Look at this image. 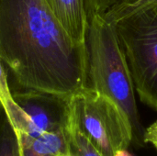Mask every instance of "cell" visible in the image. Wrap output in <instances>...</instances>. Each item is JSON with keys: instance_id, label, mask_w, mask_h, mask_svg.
Segmentation results:
<instances>
[{"instance_id": "obj_1", "label": "cell", "mask_w": 157, "mask_h": 156, "mask_svg": "<svg viewBox=\"0 0 157 156\" xmlns=\"http://www.w3.org/2000/svg\"><path fill=\"white\" fill-rule=\"evenodd\" d=\"M0 60L25 90L70 97L86 86V46L44 0H0Z\"/></svg>"}, {"instance_id": "obj_2", "label": "cell", "mask_w": 157, "mask_h": 156, "mask_svg": "<svg viewBox=\"0 0 157 156\" xmlns=\"http://www.w3.org/2000/svg\"><path fill=\"white\" fill-rule=\"evenodd\" d=\"M86 86L113 100L127 117L133 132L132 143L142 145L143 129L135 99V88L124 50L114 23L96 14L86 35Z\"/></svg>"}, {"instance_id": "obj_3", "label": "cell", "mask_w": 157, "mask_h": 156, "mask_svg": "<svg viewBox=\"0 0 157 156\" xmlns=\"http://www.w3.org/2000/svg\"><path fill=\"white\" fill-rule=\"evenodd\" d=\"M140 100L157 111V8L114 22Z\"/></svg>"}, {"instance_id": "obj_4", "label": "cell", "mask_w": 157, "mask_h": 156, "mask_svg": "<svg viewBox=\"0 0 157 156\" xmlns=\"http://www.w3.org/2000/svg\"><path fill=\"white\" fill-rule=\"evenodd\" d=\"M71 108L80 130L103 156H114L132 143L131 123L109 97L84 87L72 96Z\"/></svg>"}, {"instance_id": "obj_5", "label": "cell", "mask_w": 157, "mask_h": 156, "mask_svg": "<svg viewBox=\"0 0 157 156\" xmlns=\"http://www.w3.org/2000/svg\"><path fill=\"white\" fill-rule=\"evenodd\" d=\"M12 97L24 114V125L19 135L35 138L44 132L66 128L72 96L23 89L12 92Z\"/></svg>"}, {"instance_id": "obj_6", "label": "cell", "mask_w": 157, "mask_h": 156, "mask_svg": "<svg viewBox=\"0 0 157 156\" xmlns=\"http://www.w3.org/2000/svg\"><path fill=\"white\" fill-rule=\"evenodd\" d=\"M44 1L74 41L85 45L89 22L86 0Z\"/></svg>"}, {"instance_id": "obj_7", "label": "cell", "mask_w": 157, "mask_h": 156, "mask_svg": "<svg viewBox=\"0 0 157 156\" xmlns=\"http://www.w3.org/2000/svg\"><path fill=\"white\" fill-rule=\"evenodd\" d=\"M19 139L21 146L29 147L41 154L58 156L70 153L66 128L61 131L44 132L35 138L19 135Z\"/></svg>"}, {"instance_id": "obj_8", "label": "cell", "mask_w": 157, "mask_h": 156, "mask_svg": "<svg viewBox=\"0 0 157 156\" xmlns=\"http://www.w3.org/2000/svg\"><path fill=\"white\" fill-rule=\"evenodd\" d=\"M0 156H21L18 132L0 102Z\"/></svg>"}, {"instance_id": "obj_9", "label": "cell", "mask_w": 157, "mask_h": 156, "mask_svg": "<svg viewBox=\"0 0 157 156\" xmlns=\"http://www.w3.org/2000/svg\"><path fill=\"white\" fill-rule=\"evenodd\" d=\"M72 99V98H71ZM70 152L74 156H103V154L94 146V144L87 139L77 125L72 108L66 126Z\"/></svg>"}, {"instance_id": "obj_10", "label": "cell", "mask_w": 157, "mask_h": 156, "mask_svg": "<svg viewBox=\"0 0 157 156\" xmlns=\"http://www.w3.org/2000/svg\"><path fill=\"white\" fill-rule=\"evenodd\" d=\"M150 8H157V0H132L115 6L105 13L104 17L109 21L114 23L122 17Z\"/></svg>"}, {"instance_id": "obj_11", "label": "cell", "mask_w": 157, "mask_h": 156, "mask_svg": "<svg viewBox=\"0 0 157 156\" xmlns=\"http://www.w3.org/2000/svg\"><path fill=\"white\" fill-rule=\"evenodd\" d=\"M4 66L5 65L0 60V102L6 109L7 115L10 116L17 110L18 106L13 99L12 91L8 85L7 75Z\"/></svg>"}, {"instance_id": "obj_12", "label": "cell", "mask_w": 157, "mask_h": 156, "mask_svg": "<svg viewBox=\"0 0 157 156\" xmlns=\"http://www.w3.org/2000/svg\"><path fill=\"white\" fill-rule=\"evenodd\" d=\"M131 1L132 0H86L87 14L89 17H93L96 14L104 15L115 6Z\"/></svg>"}, {"instance_id": "obj_13", "label": "cell", "mask_w": 157, "mask_h": 156, "mask_svg": "<svg viewBox=\"0 0 157 156\" xmlns=\"http://www.w3.org/2000/svg\"><path fill=\"white\" fill-rule=\"evenodd\" d=\"M143 141L144 143H151L157 151V120L144 131Z\"/></svg>"}, {"instance_id": "obj_14", "label": "cell", "mask_w": 157, "mask_h": 156, "mask_svg": "<svg viewBox=\"0 0 157 156\" xmlns=\"http://www.w3.org/2000/svg\"><path fill=\"white\" fill-rule=\"evenodd\" d=\"M21 156H52V155H47V154H39L37 152H34L33 150H31L29 147H24L21 146Z\"/></svg>"}, {"instance_id": "obj_15", "label": "cell", "mask_w": 157, "mask_h": 156, "mask_svg": "<svg viewBox=\"0 0 157 156\" xmlns=\"http://www.w3.org/2000/svg\"><path fill=\"white\" fill-rule=\"evenodd\" d=\"M114 156H133V155H132V154H130V153H129L128 149H121V150L118 151V152L115 154V155Z\"/></svg>"}]
</instances>
